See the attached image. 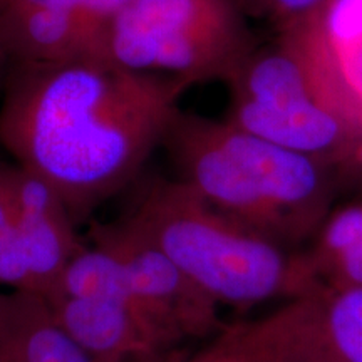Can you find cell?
Here are the masks:
<instances>
[{"label": "cell", "instance_id": "obj_1", "mask_svg": "<svg viewBox=\"0 0 362 362\" xmlns=\"http://www.w3.org/2000/svg\"><path fill=\"white\" fill-rule=\"evenodd\" d=\"M189 88L99 59L12 62L0 101V146L83 221L138 183Z\"/></svg>", "mask_w": 362, "mask_h": 362}, {"label": "cell", "instance_id": "obj_2", "mask_svg": "<svg viewBox=\"0 0 362 362\" xmlns=\"http://www.w3.org/2000/svg\"><path fill=\"white\" fill-rule=\"evenodd\" d=\"M161 148L208 205L293 252L330 214L337 173L226 119L176 111Z\"/></svg>", "mask_w": 362, "mask_h": 362}, {"label": "cell", "instance_id": "obj_3", "mask_svg": "<svg viewBox=\"0 0 362 362\" xmlns=\"http://www.w3.org/2000/svg\"><path fill=\"white\" fill-rule=\"evenodd\" d=\"M124 218L220 305L245 309L304 292L297 252L215 210L175 176L139 180Z\"/></svg>", "mask_w": 362, "mask_h": 362}, {"label": "cell", "instance_id": "obj_4", "mask_svg": "<svg viewBox=\"0 0 362 362\" xmlns=\"http://www.w3.org/2000/svg\"><path fill=\"white\" fill-rule=\"evenodd\" d=\"M223 84L228 123L336 173L362 175V131L324 98L279 35L257 42Z\"/></svg>", "mask_w": 362, "mask_h": 362}, {"label": "cell", "instance_id": "obj_5", "mask_svg": "<svg viewBox=\"0 0 362 362\" xmlns=\"http://www.w3.org/2000/svg\"><path fill=\"white\" fill-rule=\"evenodd\" d=\"M235 0H128L111 17L103 61L189 86L225 83L259 40Z\"/></svg>", "mask_w": 362, "mask_h": 362}, {"label": "cell", "instance_id": "obj_6", "mask_svg": "<svg viewBox=\"0 0 362 362\" xmlns=\"http://www.w3.org/2000/svg\"><path fill=\"white\" fill-rule=\"evenodd\" d=\"M90 240L110 248L121 262L134 310L161 351L214 337L225 327L218 302L124 216L93 226Z\"/></svg>", "mask_w": 362, "mask_h": 362}, {"label": "cell", "instance_id": "obj_7", "mask_svg": "<svg viewBox=\"0 0 362 362\" xmlns=\"http://www.w3.org/2000/svg\"><path fill=\"white\" fill-rule=\"evenodd\" d=\"M275 35L297 54L324 98L362 131V0H325Z\"/></svg>", "mask_w": 362, "mask_h": 362}, {"label": "cell", "instance_id": "obj_8", "mask_svg": "<svg viewBox=\"0 0 362 362\" xmlns=\"http://www.w3.org/2000/svg\"><path fill=\"white\" fill-rule=\"evenodd\" d=\"M8 180L30 291L47 296L84 245L76 233L78 221L56 189L16 161L8 165Z\"/></svg>", "mask_w": 362, "mask_h": 362}, {"label": "cell", "instance_id": "obj_9", "mask_svg": "<svg viewBox=\"0 0 362 362\" xmlns=\"http://www.w3.org/2000/svg\"><path fill=\"white\" fill-rule=\"evenodd\" d=\"M111 17L49 7H0V33L12 62L56 64L99 59Z\"/></svg>", "mask_w": 362, "mask_h": 362}, {"label": "cell", "instance_id": "obj_10", "mask_svg": "<svg viewBox=\"0 0 362 362\" xmlns=\"http://www.w3.org/2000/svg\"><path fill=\"white\" fill-rule=\"evenodd\" d=\"M67 332L94 362H134L165 352L144 327L129 293L45 296Z\"/></svg>", "mask_w": 362, "mask_h": 362}, {"label": "cell", "instance_id": "obj_11", "mask_svg": "<svg viewBox=\"0 0 362 362\" xmlns=\"http://www.w3.org/2000/svg\"><path fill=\"white\" fill-rule=\"evenodd\" d=\"M302 362H362V287H324L291 298Z\"/></svg>", "mask_w": 362, "mask_h": 362}, {"label": "cell", "instance_id": "obj_12", "mask_svg": "<svg viewBox=\"0 0 362 362\" xmlns=\"http://www.w3.org/2000/svg\"><path fill=\"white\" fill-rule=\"evenodd\" d=\"M0 356L12 362H94L45 296L0 288Z\"/></svg>", "mask_w": 362, "mask_h": 362}, {"label": "cell", "instance_id": "obj_13", "mask_svg": "<svg viewBox=\"0 0 362 362\" xmlns=\"http://www.w3.org/2000/svg\"><path fill=\"white\" fill-rule=\"evenodd\" d=\"M187 362H302L292 300L260 319L225 325Z\"/></svg>", "mask_w": 362, "mask_h": 362}, {"label": "cell", "instance_id": "obj_14", "mask_svg": "<svg viewBox=\"0 0 362 362\" xmlns=\"http://www.w3.org/2000/svg\"><path fill=\"white\" fill-rule=\"evenodd\" d=\"M362 245V200L330 211L305 252H297L304 293L346 253Z\"/></svg>", "mask_w": 362, "mask_h": 362}, {"label": "cell", "instance_id": "obj_15", "mask_svg": "<svg viewBox=\"0 0 362 362\" xmlns=\"http://www.w3.org/2000/svg\"><path fill=\"white\" fill-rule=\"evenodd\" d=\"M8 165L0 160V288L30 291V275L17 232Z\"/></svg>", "mask_w": 362, "mask_h": 362}, {"label": "cell", "instance_id": "obj_16", "mask_svg": "<svg viewBox=\"0 0 362 362\" xmlns=\"http://www.w3.org/2000/svg\"><path fill=\"white\" fill-rule=\"evenodd\" d=\"M324 2L325 0H235L247 17L267 22L275 33L305 19Z\"/></svg>", "mask_w": 362, "mask_h": 362}, {"label": "cell", "instance_id": "obj_17", "mask_svg": "<svg viewBox=\"0 0 362 362\" xmlns=\"http://www.w3.org/2000/svg\"><path fill=\"white\" fill-rule=\"evenodd\" d=\"M128 0H0V7H49L69 8V11H86L99 16L112 17Z\"/></svg>", "mask_w": 362, "mask_h": 362}, {"label": "cell", "instance_id": "obj_18", "mask_svg": "<svg viewBox=\"0 0 362 362\" xmlns=\"http://www.w3.org/2000/svg\"><path fill=\"white\" fill-rule=\"evenodd\" d=\"M317 285L337 288L362 287V245L339 259Z\"/></svg>", "mask_w": 362, "mask_h": 362}, {"label": "cell", "instance_id": "obj_19", "mask_svg": "<svg viewBox=\"0 0 362 362\" xmlns=\"http://www.w3.org/2000/svg\"><path fill=\"white\" fill-rule=\"evenodd\" d=\"M188 354H185L181 349H173V351H165L158 352V354L143 357V359H138L134 362H187Z\"/></svg>", "mask_w": 362, "mask_h": 362}, {"label": "cell", "instance_id": "obj_20", "mask_svg": "<svg viewBox=\"0 0 362 362\" xmlns=\"http://www.w3.org/2000/svg\"><path fill=\"white\" fill-rule=\"evenodd\" d=\"M11 64H12L11 56H8L6 42H4V37H2V33H0V83L2 84H4V79H6L7 71H8V67H11Z\"/></svg>", "mask_w": 362, "mask_h": 362}, {"label": "cell", "instance_id": "obj_21", "mask_svg": "<svg viewBox=\"0 0 362 362\" xmlns=\"http://www.w3.org/2000/svg\"><path fill=\"white\" fill-rule=\"evenodd\" d=\"M0 362H12V361H8V359H7V357L0 356Z\"/></svg>", "mask_w": 362, "mask_h": 362}]
</instances>
